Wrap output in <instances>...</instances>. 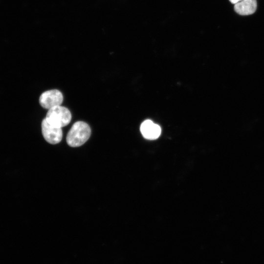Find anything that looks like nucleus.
Segmentation results:
<instances>
[{
    "instance_id": "f257e3e1",
    "label": "nucleus",
    "mask_w": 264,
    "mask_h": 264,
    "mask_svg": "<svg viewBox=\"0 0 264 264\" xmlns=\"http://www.w3.org/2000/svg\"><path fill=\"white\" fill-rule=\"evenodd\" d=\"M89 126L83 121H77L73 124L66 136V142L72 147L83 145L91 135Z\"/></svg>"
},
{
    "instance_id": "f03ea898",
    "label": "nucleus",
    "mask_w": 264,
    "mask_h": 264,
    "mask_svg": "<svg viewBox=\"0 0 264 264\" xmlns=\"http://www.w3.org/2000/svg\"><path fill=\"white\" fill-rule=\"evenodd\" d=\"M45 119L50 125L61 128L70 123L71 114L67 108L57 106L48 110Z\"/></svg>"
},
{
    "instance_id": "7ed1b4c3",
    "label": "nucleus",
    "mask_w": 264,
    "mask_h": 264,
    "mask_svg": "<svg viewBox=\"0 0 264 264\" xmlns=\"http://www.w3.org/2000/svg\"><path fill=\"white\" fill-rule=\"evenodd\" d=\"M63 101V95L57 89H51L43 92L39 98L41 106L45 109H50L55 106H60Z\"/></svg>"
},
{
    "instance_id": "20e7f679",
    "label": "nucleus",
    "mask_w": 264,
    "mask_h": 264,
    "mask_svg": "<svg viewBox=\"0 0 264 264\" xmlns=\"http://www.w3.org/2000/svg\"><path fill=\"white\" fill-rule=\"evenodd\" d=\"M42 132L45 140L51 144L61 142L63 132L61 128L54 127L49 124L44 118L42 122Z\"/></svg>"
},
{
    "instance_id": "39448f33",
    "label": "nucleus",
    "mask_w": 264,
    "mask_h": 264,
    "mask_svg": "<svg viewBox=\"0 0 264 264\" xmlns=\"http://www.w3.org/2000/svg\"><path fill=\"white\" fill-rule=\"evenodd\" d=\"M140 131L145 138L154 140L157 138L161 133V128L150 120L144 121L141 125Z\"/></svg>"
},
{
    "instance_id": "423d86ee",
    "label": "nucleus",
    "mask_w": 264,
    "mask_h": 264,
    "mask_svg": "<svg viewBox=\"0 0 264 264\" xmlns=\"http://www.w3.org/2000/svg\"><path fill=\"white\" fill-rule=\"evenodd\" d=\"M257 8L256 0H243L234 5V10L241 15H248L254 13Z\"/></svg>"
},
{
    "instance_id": "0eeeda50",
    "label": "nucleus",
    "mask_w": 264,
    "mask_h": 264,
    "mask_svg": "<svg viewBox=\"0 0 264 264\" xmlns=\"http://www.w3.org/2000/svg\"><path fill=\"white\" fill-rule=\"evenodd\" d=\"M243 0H229V1L233 4H236L239 2H240Z\"/></svg>"
}]
</instances>
